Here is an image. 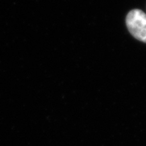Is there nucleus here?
<instances>
[{
  "mask_svg": "<svg viewBox=\"0 0 146 146\" xmlns=\"http://www.w3.org/2000/svg\"><path fill=\"white\" fill-rule=\"evenodd\" d=\"M127 28L131 35L139 41L146 43V14L140 10H133L126 18Z\"/></svg>",
  "mask_w": 146,
  "mask_h": 146,
  "instance_id": "f257e3e1",
  "label": "nucleus"
}]
</instances>
